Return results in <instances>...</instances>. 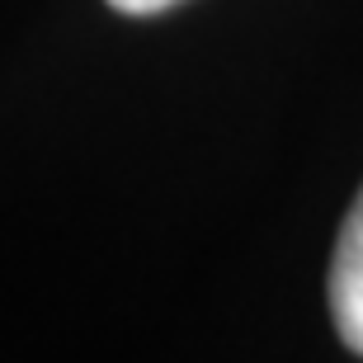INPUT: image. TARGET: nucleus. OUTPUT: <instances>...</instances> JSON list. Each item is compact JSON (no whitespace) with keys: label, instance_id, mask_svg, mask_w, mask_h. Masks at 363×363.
<instances>
[{"label":"nucleus","instance_id":"1","mask_svg":"<svg viewBox=\"0 0 363 363\" xmlns=\"http://www.w3.org/2000/svg\"><path fill=\"white\" fill-rule=\"evenodd\" d=\"M330 316L340 340L363 359V194L345 217L335 259H330Z\"/></svg>","mask_w":363,"mask_h":363},{"label":"nucleus","instance_id":"2","mask_svg":"<svg viewBox=\"0 0 363 363\" xmlns=\"http://www.w3.org/2000/svg\"><path fill=\"white\" fill-rule=\"evenodd\" d=\"M113 10H123V14H161V10H170V5H179V0H108Z\"/></svg>","mask_w":363,"mask_h":363}]
</instances>
